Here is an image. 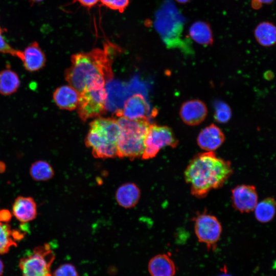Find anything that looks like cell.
Masks as SVG:
<instances>
[{
    "mask_svg": "<svg viewBox=\"0 0 276 276\" xmlns=\"http://www.w3.org/2000/svg\"><path fill=\"white\" fill-rule=\"evenodd\" d=\"M117 47L108 42L102 48L80 52L71 56L64 78L79 93L88 87L105 86L113 78L112 61Z\"/></svg>",
    "mask_w": 276,
    "mask_h": 276,
    "instance_id": "cell-1",
    "label": "cell"
},
{
    "mask_svg": "<svg viewBox=\"0 0 276 276\" xmlns=\"http://www.w3.org/2000/svg\"><path fill=\"white\" fill-rule=\"evenodd\" d=\"M233 173L231 163L217 157L214 151L194 156L184 171V178L191 194L205 197L211 191L221 188Z\"/></svg>",
    "mask_w": 276,
    "mask_h": 276,
    "instance_id": "cell-2",
    "label": "cell"
},
{
    "mask_svg": "<svg viewBox=\"0 0 276 276\" xmlns=\"http://www.w3.org/2000/svg\"><path fill=\"white\" fill-rule=\"evenodd\" d=\"M120 132L116 119L99 117L90 123L85 144L96 158L115 157Z\"/></svg>",
    "mask_w": 276,
    "mask_h": 276,
    "instance_id": "cell-3",
    "label": "cell"
},
{
    "mask_svg": "<svg viewBox=\"0 0 276 276\" xmlns=\"http://www.w3.org/2000/svg\"><path fill=\"white\" fill-rule=\"evenodd\" d=\"M117 119L120 132L117 143V155L130 159L141 157L144 140L150 125L147 118L129 120L120 116Z\"/></svg>",
    "mask_w": 276,
    "mask_h": 276,
    "instance_id": "cell-4",
    "label": "cell"
},
{
    "mask_svg": "<svg viewBox=\"0 0 276 276\" xmlns=\"http://www.w3.org/2000/svg\"><path fill=\"white\" fill-rule=\"evenodd\" d=\"M182 17L170 0H166L156 12L154 27L168 48L183 49L180 34Z\"/></svg>",
    "mask_w": 276,
    "mask_h": 276,
    "instance_id": "cell-5",
    "label": "cell"
},
{
    "mask_svg": "<svg viewBox=\"0 0 276 276\" xmlns=\"http://www.w3.org/2000/svg\"><path fill=\"white\" fill-rule=\"evenodd\" d=\"M55 255L48 243L33 249L30 254L21 258L19 268L22 276H52L51 265Z\"/></svg>",
    "mask_w": 276,
    "mask_h": 276,
    "instance_id": "cell-6",
    "label": "cell"
},
{
    "mask_svg": "<svg viewBox=\"0 0 276 276\" xmlns=\"http://www.w3.org/2000/svg\"><path fill=\"white\" fill-rule=\"evenodd\" d=\"M107 93L105 86L88 87L79 93L77 107L80 119L85 121L105 113Z\"/></svg>",
    "mask_w": 276,
    "mask_h": 276,
    "instance_id": "cell-7",
    "label": "cell"
},
{
    "mask_svg": "<svg viewBox=\"0 0 276 276\" xmlns=\"http://www.w3.org/2000/svg\"><path fill=\"white\" fill-rule=\"evenodd\" d=\"M178 141L173 130L166 126L150 124L144 140V150L142 158L148 159L154 157L164 147L176 148Z\"/></svg>",
    "mask_w": 276,
    "mask_h": 276,
    "instance_id": "cell-8",
    "label": "cell"
},
{
    "mask_svg": "<svg viewBox=\"0 0 276 276\" xmlns=\"http://www.w3.org/2000/svg\"><path fill=\"white\" fill-rule=\"evenodd\" d=\"M194 231L198 241L214 250L221 233V224L217 218L206 212L198 213L194 218Z\"/></svg>",
    "mask_w": 276,
    "mask_h": 276,
    "instance_id": "cell-9",
    "label": "cell"
},
{
    "mask_svg": "<svg viewBox=\"0 0 276 276\" xmlns=\"http://www.w3.org/2000/svg\"><path fill=\"white\" fill-rule=\"evenodd\" d=\"M233 207L241 213L254 211L258 202V195L256 187L251 185H238L231 191Z\"/></svg>",
    "mask_w": 276,
    "mask_h": 276,
    "instance_id": "cell-10",
    "label": "cell"
},
{
    "mask_svg": "<svg viewBox=\"0 0 276 276\" xmlns=\"http://www.w3.org/2000/svg\"><path fill=\"white\" fill-rule=\"evenodd\" d=\"M208 114L205 103L198 99L185 102L181 106L179 115L182 121L189 126H196L201 123Z\"/></svg>",
    "mask_w": 276,
    "mask_h": 276,
    "instance_id": "cell-11",
    "label": "cell"
},
{
    "mask_svg": "<svg viewBox=\"0 0 276 276\" xmlns=\"http://www.w3.org/2000/svg\"><path fill=\"white\" fill-rule=\"evenodd\" d=\"M149 112V106L144 96L135 94L125 101L123 108L118 110L116 115L129 120H137L147 118Z\"/></svg>",
    "mask_w": 276,
    "mask_h": 276,
    "instance_id": "cell-12",
    "label": "cell"
},
{
    "mask_svg": "<svg viewBox=\"0 0 276 276\" xmlns=\"http://www.w3.org/2000/svg\"><path fill=\"white\" fill-rule=\"evenodd\" d=\"M224 141V134L214 124L202 129L197 138L198 146L205 151H214L222 145Z\"/></svg>",
    "mask_w": 276,
    "mask_h": 276,
    "instance_id": "cell-13",
    "label": "cell"
},
{
    "mask_svg": "<svg viewBox=\"0 0 276 276\" xmlns=\"http://www.w3.org/2000/svg\"><path fill=\"white\" fill-rule=\"evenodd\" d=\"M19 59L22 61L25 69L30 72L42 69L46 63L44 53L39 43L35 41L31 43L22 51Z\"/></svg>",
    "mask_w": 276,
    "mask_h": 276,
    "instance_id": "cell-14",
    "label": "cell"
},
{
    "mask_svg": "<svg viewBox=\"0 0 276 276\" xmlns=\"http://www.w3.org/2000/svg\"><path fill=\"white\" fill-rule=\"evenodd\" d=\"M12 213L22 223L33 220L37 214L34 199L31 197L18 196L13 203Z\"/></svg>",
    "mask_w": 276,
    "mask_h": 276,
    "instance_id": "cell-15",
    "label": "cell"
},
{
    "mask_svg": "<svg viewBox=\"0 0 276 276\" xmlns=\"http://www.w3.org/2000/svg\"><path fill=\"white\" fill-rule=\"evenodd\" d=\"M53 99L59 108L73 110L77 107L79 93L70 85H62L54 90L53 93Z\"/></svg>",
    "mask_w": 276,
    "mask_h": 276,
    "instance_id": "cell-16",
    "label": "cell"
},
{
    "mask_svg": "<svg viewBox=\"0 0 276 276\" xmlns=\"http://www.w3.org/2000/svg\"><path fill=\"white\" fill-rule=\"evenodd\" d=\"M151 276H174L176 267L173 261L167 254H158L152 257L148 264Z\"/></svg>",
    "mask_w": 276,
    "mask_h": 276,
    "instance_id": "cell-17",
    "label": "cell"
},
{
    "mask_svg": "<svg viewBox=\"0 0 276 276\" xmlns=\"http://www.w3.org/2000/svg\"><path fill=\"white\" fill-rule=\"evenodd\" d=\"M141 191L137 186L133 182H127L120 186L116 193L118 203L122 207L129 209L134 207L139 202Z\"/></svg>",
    "mask_w": 276,
    "mask_h": 276,
    "instance_id": "cell-18",
    "label": "cell"
},
{
    "mask_svg": "<svg viewBox=\"0 0 276 276\" xmlns=\"http://www.w3.org/2000/svg\"><path fill=\"white\" fill-rule=\"evenodd\" d=\"M25 237V233L18 229H12L9 224L0 222V255L8 253L13 247L17 246Z\"/></svg>",
    "mask_w": 276,
    "mask_h": 276,
    "instance_id": "cell-19",
    "label": "cell"
},
{
    "mask_svg": "<svg viewBox=\"0 0 276 276\" xmlns=\"http://www.w3.org/2000/svg\"><path fill=\"white\" fill-rule=\"evenodd\" d=\"M189 33L190 37L199 44L208 46L213 44V32L210 25L206 22H194L190 26Z\"/></svg>",
    "mask_w": 276,
    "mask_h": 276,
    "instance_id": "cell-20",
    "label": "cell"
},
{
    "mask_svg": "<svg viewBox=\"0 0 276 276\" xmlns=\"http://www.w3.org/2000/svg\"><path fill=\"white\" fill-rule=\"evenodd\" d=\"M20 84L17 74L9 67L0 71V94L9 96L15 93Z\"/></svg>",
    "mask_w": 276,
    "mask_h": 276,
    "instance_id": "cell-21",
    "label": "cell"
},
{
    "mask_svg": "<svg viewBox=\"0 0 276 276\" xmlns=\"http://www.w3.org/2000/svg\"><path fill=\"white\" fill-rule=\"evenodd\" d=\"M256 219L262 223L271 221L275 214V201L271 197L264 198L258 202L254 211Z\"/></svg>",
    "mask_w": 276,
    "mask_h": 276,
    "instance_id": "cell-22",
    "label": "cell"
},
{
    "mask_svg": "<svg viewBox=\"0 0 276 276\" xmlns=\"http://www.w3.org/2000/svg\"><path fill=\"white\" fill-rule=\"evenodd\" d=\"M275 27L271 22L260 23L254 30V35L258 43L264 47H270L275 42Z\"/></svg>",
    "mask_w": 276,
    "mask_h": 276,
    "instance_id": "cell-23",
    "label": "cell"
},
{
    "mask_svg": "<svg viewBox=\"0 0 276 276\" xmlns=\"http://www.w3.org/2000/svg\"><path fill=\"white\" fill-rule=\"evenodd\" d=\"M32 178L38 181H47L54 176V170L47 162L38 160L33 163L30 168Z\"/></svg>",
    "mask_w": 276,
    "mask_h": 276,
    "instance_id": "cell-24",
    "label": "cell"
},
{
    "mask_svg": "<svg viewBox=\"0 0 276 276\" xmlns=\"http://www.w3.org/2000/svg\"><path fill=\"white\" fill-rule=\"evenodd\" d=\"M214 117L216 122L219 123H226L232 117V110L230 107L221 101H216L214 103Z\"/></svg>",
    "mask_w": 276,
    "mask_h": 276,
    "instance_id": "cell-25",
    "label": "cell"
},
{
    "mask_svg": "<svg viewBox=\"0 0 276 276\" xmlns=\"http://www.w3.org/2000/svg\"><path fill=\"white\" fill-rule=\"evenodd\" d=\"M5 31L6 30L3 29L0 25V52L8 54L20 59L21 55V51L15 50L8 43L4 36Z\"/></svg>",
    "mask_w": 276,
    "mask_h": 276,
    "instance_id": "cell-26",
    "label": "cell"
},
{
    "mask_svg": "<svg viewBox=\"0 0 276 276\" xmlns=\"http://www.w3.org/2000/svg\"><path fill=\"white\" fill-rule=\"evenodd\" d=\"M52 276H79L76 267L70 263H65L59 266L52 273Z\"/></svg>",
    "mask_w": 276,
    "mask_h": 276,
    "instance_id": "cell-27",
    "label": "cell"
},
{
    "mask_svg": "<svg viewBox=\"0 0 276 276\" xmlns=\"http://www.w3.org/2000/svg\"><path fill=\"white\" fill-rule=\"evenodd\" d=\"M102 5L113 10L123 13L129 4V0H100Z\"/></svg>",
    "mask_w": 276,
    "mask_h": 276,
    "instance_id": "cell-28",
    "label": "cell"
},
{
    "mask_svg": "<svg viewBox=\"0 0 276 276\" xmlns=\"http://www.w3.org/2000/svg\"><path fill=\"white\" fill-rule=\"evenodd\" d=\"M12 215L10 211L7 209L0 210V222L8 223L12 218Z\"/></svg>",
    "mask_w": 276,
    "mask_h": 276,
    "instance_id": "cell-29",
    "label": "cell"
},
{
    "mask_svg": "<svg viewBox=\"0 0 276 276\" xmlns=\"http://www.w3.org/2000/svg\"><path fill=\"white\" fill-rule=\"evenodd\" d=\"M76 1L85 8H91L95 6L100 0H76Z\"/></svg>",
    "mask_w": 276,
    "mask_h": 276,
    "instance_id": "cell-30",
    "label": "cell"
},
{
    "mask_svg": "<svg viewBox=\"0 0 276 276\" xmlns=\"http://www.w3.org/2000/svg\"><path fill=\"white\" fill-rule=\"evenodd\" d=\"M251 4L255 9H259L262 6V4L258 0H252Z\"/></svg>",
    "mask_w": 276,
    "mask_h": 276,
    "instance_id": "cell-31",
    "label": "cell"
},
{
    "mask_svg": "<svg viewBox=\"0 0 276 276\" xmlns=\"http://www.w3.org/2000/svg\"><path fill=\"white\" fill-rule=\"evenodd\" d=\"M6 170V165L4 163L0 161V173L4 172Z\"/></svg>",
    "mask_w": 276,
    "mask_h": 276,
    "instance_id": "cell-32",
    "label": "cell"
},
{
    "mask_svg": "<svg viewBox=\"0 0 276 276\" xmlns=\"http://www.w3.org/2000/svg\"><path fill=\"white\" fill-rule=\"evenodd\" d=\"M4 265L2 260L0 259V276H2L4 273Z\"/></svg>",
    "mask_w": 276,
    "mask_h": 276,
    "instance_id": "cell-33",
    "label": "cell"
},
{
    "mask_svg": "<svg viewBox=\"0 0 276 276\" xmlns=\"http://www.w3.org/2000/svg\"><path fill=\"white\" fill-rule=\"evenodd\" d=\"M31 5H33L35 4L40 3L44 0H26Z\"/></svg>",
    "mask_w": 276,
    "mask_h": 276,
    "instance_id": "cell-34",
    "label": "cell"
},
{
    "mask_svg": "<svg viewBox=\"0 0 276 276\" xmlns=\"http://www.w3.org/2000/svg\"><path fill=\"white\" fill-rule=\"evenodd\" d=\"M261 4H270L274 0H258Z\"/></svg>",
    "mask_w": 276,
    "mask_h": 276,
    "instance_id": "cell-35",
    "label": "cell"
},
{
    "mask_svg": "<svg viewBox=\"0 0 276 276\" xmlns=\"http://www.w3.org/2000/svg\"><path fill=\"white\" fill-rule=\"evenodd\" d=\"M175 1L180 4H186L189 2L191 0H175Z\"/></svg>",
    "mask_w": 276,
    "mask_h": 276,
    "instance_id": "cell-36",
    "label": "cell"
},
{
    "mask_svg": "<svg viewBox=\"0 0 276 276\" xmlns=\"http://www.w3.org/2000/svg\"><path fill=\"white\" fill-rule=\"evenodd\" d=\"M218 276H232V275L226 272H223L218 275Z\"/></svg>",
    "mask_w": 276,
    "mask_h": 276,
    "instance_id": "cell-37",
    "label": "cell"
}]
</instances>
